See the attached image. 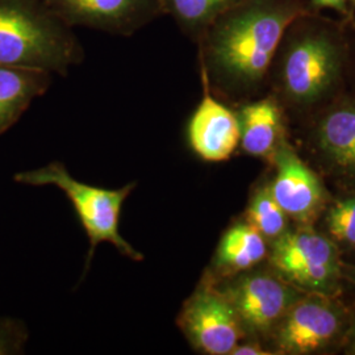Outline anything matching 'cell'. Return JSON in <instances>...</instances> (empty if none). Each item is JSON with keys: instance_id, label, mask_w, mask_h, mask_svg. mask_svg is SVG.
I'll use <instances>...</instances> for the list:
<instances>
[{"instance_id": "cell-13", "label": "cell", "mask_w": 355, "mask_h": 355, "mask_svg": "<svg viewBox=\"0 0 355 355\" xmlns=\"http://www.w3.org/2000/svg\"><path fill=\"white\" fill-rule=\"evenodd\" d=\"M263 236L249 223L234 224L224 233L216 252V267L225 274L249 270L266 257Z\"/></svg>"}, {"instance_id": "cell-5", "label": "cell", "mask_w": 355, "mask_h": 355, "mask_svg": "<svg viewBox=\"0 0 355 355\" xmlns=\"http://www.w3.org/2000/svg\"><path fill=\"white\" fill-rule=\"evenodd\" d=\"M271 262L295 284L313 292H329L340 278L334 245L316 232L282 233L274 242Z\"/></svg>"}, {"instance_id": "cell-15", "label": "cell", "mask_w": 355, "mask_h": 355, "mask_svg": "<svg viewBox=\"0 0 355 355\" xmlns=\"http://www.w3.org/2000/svg\"><path fill=\"white\" fill-rule=\"evenodd\" d=\"M241 130L242 149L252 155H265L278 141L280 114L271 99L248 103L237 114Z\"/></svg>"}, {"instance_id": "cell-1", "label": "cell", "mask_w": 355, "mask_h": 355, "mask_svg": "<svg viewBox=\"0 0 355 355\" xmlns=\"http://www.w3.org/2000/svg\"><path fill=\"white\" fill-rule=\"evenodd\" d=\"M302 10L279 0H240L199 38L205 79L232 94L248 92L266 76L283 35Z\"/></svg>"}, {"instance_id": "cell-18", "label": "cell", "mask_w": 355, "mask_h": 355, "mask_svg": "<svg viewBox=\"0 0 355 355\" xmlns=\"http://www.w3.org/2000/svg\"><path fill=\"white\" fill-rule=\"evenodd\" d=\"M330 233L340 241L355 246V199H347L330 209L328 216Z\"/></svg>"}, {"instance_id": "cell-6", "label": "cell", "mask_w": 355, "mask_h": 355, "mask_svg": "<svg viewBox=\"0 0 355 355\" xmlns=\"http://www.w3.org/2000/svg\"><path fill=\"white\" fill-rule=\"evenodd\" d=\"M64 23L129 37L162 16L158 0H44Z\"/></svg>"}, {"instance_id": "cell-10", "label": "cell", "mask_w": 355, "mask_h": 355, "mask_svg": "<svg viewBox=\"0 0 355 355\" xmlns=\"http://www.w3.org/2000/svg\"><path fill=\"white\" fill-rule=\"evenodd\" d=\"M340 330V316L330 305L318 300L297 303L286 315L278 343L291 354H306L322 349Z\"/></svg>"}, {"instance_id": "cell-3", "label": "cell", "mask_w": 355, "mask_h": 355, "mask_svg": "<svg viewBox=\"0 0 355 355\" xmlns=\"http://www.w3.org/2000/svg\"><path fill=\"white\" fill-rule=\"evenodd\" d=\"M13 179L16 183L26 186H54L64 191L89 237L86 271L89 270L96 246L102 242H110L119 253L132 261L140 262L144 259V254L136 250L119 230L123 205L136 189V182L117 190L95 187L79 182L61 162H51L41 168L17 173Z\"/></svg>"}, {"instance_id": "cell-20", "label": "cell", "mask_w": 355, "mask_h": 355, "mask_svg": "<svg viewBox=\"0 0 355 355\" xmlns=\"http://www.w3.org/2000/svg\"><path fill=\"white\" fill-rule=\"evenodd\" d=\"M233 355H270V352H263V349L255 343H246V345H237L233 352Z\"/></svg>"}, {"instance_id": "cell-17", "label": "cell", "mask_w": 355, "mask_h": 355, "mask_svg": "<svg viewBox=\"0 0 355 355\" xmlns=\"http://www.w3.org/2000/svg\"><path fill=\"white\" fill-rule=\"evenodd\" d=\"M286 215L270 187H262L257 191L248 208V223L262 236L278 237L286 228Z\"/></svg>"}, {"instance_id": "cell-14", "label": "cell", "mask_w": 355, "mask_h": 355, "mask_svg": "<svg viewBox=\"0 0 355 355\" xmlns=\"http://www.w3.org/2000/svg\"><path fill=\"white\" fill-rule=\"evenodd\" d=\"M318 145L334 165L355 175V107L331 111L320 123Z\"/></svg>"}, {"instance_id": "cell-11", "label": "cell", "mask_w": 355, "mask_h": 355, "mask_svg": "<svg viewBox=\"0 0 355 355\" xmlns=\"http://www.w3.org/2000/svg\"><path fill=\"white\" fill-rule=\"evenodd\" d=\"M278 173L271 193L282 209L299 220L315 215L322 199V189L316 175L288 148L277 154Z\"/></svg>"}, {"instance_id": "cell-2", "label": "cell", "mask_w": 355, "mask_h": 355, "mask_svg": "<svg viewBox=\"0 0 355 355\" xmlns=\"http://www.w3.org/2000/svg\"><path fill=\"white\" fill-rule=\"evenodd\" d=\"M85 49L44 0H0V64L66 76Z\"/></svg>"}, {"instance_id": "cell-21", "label": "cell", "mask_w": 355, "mask_h": 355, "mask_svg": "<svg viewBox=\"0 0 355 355\" xmlns=\"http://www.w3.org/2000/svg\"><path fill=\"white\" fill-rule=\"evenodd\" d=\"M313 3L318 7H329L336 8L341 12L346 11V0H313Z\"/></svg>"}, {"instance_id": "cell-4", "label": "cell", "mask_w": 355, "mask_h": 355, "mask_svg": "<svg viewBox=\"0 0 355 355\" xmlns=\"http://www.w3.org/2000/svg\"><path fill=\"white\" fill-rule=\"evenodd\" d=\"M177 325L193 349L227 355L243 337V327L225 295L205 282L183 304Z\"/></svg>"}, {"instance_id": "cell-16", "label": "cell", "mask_w": 355, "mask_h": 355, "mask_svg": "<svg viewBox=\"0 0 355 355\" xmlns=\"http://www.w3.org/2000/svg\"><path fill=\"white\" fill-rule=\"evenodd\" d=\"M240 0H158L162 16L174 19L183 33L199 41L216 19Z\"/></svg>"}, {"instance_id": "cell-7", "label": "cell", "mask_w": 355, "mask_h": 355, "mask_svg": "<svg viewBox=\"0 0 355 355\" xmlns=\"http://www.w3.org/2000/svg\"><path fill=\"white\" fill-rule=\"evenodd\" d=\"M340 69V53L327 36H306L293 44L284 61L283 79L295 102L320 99L334 82Z\"/></svg>"}, {"instance_id": "cell-19", "label": "cell", "mask_w": 355, "mask_h": 355, "mask_svg": "<svg viewBox=\"0 0 355 355\" xmlns=\"http://www.w3.org/2000/svg\"><path fill=\"white\" fill-rule=\"evenodd\" d=\"M26 341V334L23 329L17 328V324L10 320L0 321V354L15 353L21 349Z\"/></svg>"}, {"instance_id": "cell-8", "label": "cell", "mask_w": 355, "mask_h": 355, "mask_svg": "<svg viewBox=\"0 0 355 355\" xmlns=\"http://www.w3.org/2000/svg\"><path fill=\"white\" fill-rule=\"evenodd\" d=\"M225 297L241 320L243 329L263 333L275 325L293 303V292L270 275L252 274L225 284Z\"/></svg>"}, {"instance_id": "cell-12", "label": "cell", "mask_w": 355, "mask_h": 355, "mask_svg": "<svg viewBox=\"0 0 355 355\" xmlns=\"http://www.w3.org/2000/svg\"><path fill=\"white\" fill-rule=\"evenodd\" d=\"M51 73L0 64V135L13 127L51 83Z\"/></svg>"}, {"instance_id": "cell-9", "label": "cell", "mask_w": 355, "mask_h": 355, "mask_svg": "<svg viewBox=\"0 0 355 355\" xmlns=\"http://www.w3.org/2000/svg\"><path fill=\"white\" fill-rule=\"evenodd\" d=\"M202 102L191 116L187 137L191 149L207 162H224L240 145L239 116L212 96L203 79Z\"/></svg>"}]
</instances>
